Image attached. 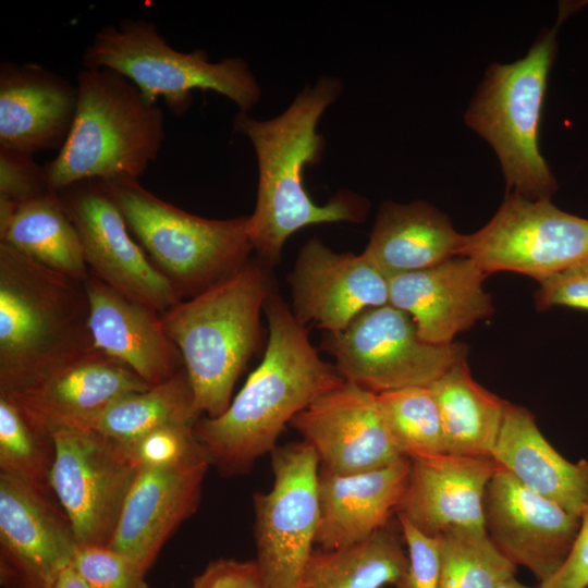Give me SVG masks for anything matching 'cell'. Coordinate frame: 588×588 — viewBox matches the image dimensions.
Wrapping results in <instances>:
<instances>
[{"label":"cell","mask_w":588,"mask_h":588,"mask_svg":"<svg viewBox=\"0 0 588 588\" xmlns=\"http://www.w3.org/2000/svg\"><path fill=\"white\" fill-rule=\"evenodd\" d=\"M105 184L133 237L182 301L231 277L252 258L248 216L207 219L160 199L138 180Z\"/></svg>","instance_id":"obj_6"},{"label":"cell","mask_w":588,"mask_h":588,"mask_svg":"<svg viewBox=\"0 0 588 588\" xmlns=\"http://www.w3.org/2000/svg\"><path fill=\"white\" fill-rule=\"evenodd\" d=\"M84 285L96 350L128 366L150 387L184 367L159 311L126 297L91 273Z\"/></svg>","instance_id":"obj_21"},{"label":"cell","mask_w":588,"mask_h":588,"mask_svg":"<svg viewBox=\"0 0 588 588\" xmlns=\"http://www.w3.org/2000/svg\"><path fill=\"white\" fill-rule=\"evenodd\" d=\"M54 460L51 433L13 399L0 394V473L49 493Z\"/></svg>","instance_id":"obj_31"},{"label":"cell","mask_w":588,"mask_h":588,"mask_svg":"<svg viewBox=\"0 0 588 588\" xmlns=\"http://www.w3.org/2000/svg\"><path fill=\"white\" fill-rule=\"evenodd\" d=\"M411 470L402 457L384 467L334 473L319 467L316 544L335 550L368 539L396 514Z\"/></svg>","instance_id":"obj_22"},{"label":"cell","mask_w":588,"mask_h":588,"mask_svg":"<svg viewBox=\"0 0 588 588\" xmlns=\"http://www.w3.org/2000/svg\"><path fill=\"white\" fill-rule=\"evenodd\" d=\"M194 424L164 425L126 445L139 467L167 468L210 462L195 434Z\"/></svg>","instance_id":"obj_34"},{"label":"cell","mask_w":588,"mask_h":588,"mask_svg":"<svg viewBox=\"0 0 588 588\" xmlns=\"http://www.w3.org/2000/svg\"><path fill=\"white\" fill-rule=\"evenodd\" d=\"M498 467L491 457L442 453L411 458L395 515L432 537L457 528H483L485 493Z\"/></svg>","instance_id":"obj_19"},{"label":"cell","mask_w":588,"mask_h":588,"mask_svg":"<svg viewBox=\"0 0 588 588\" xmlns=\"http://www.w3.org/2000/svg\"><path fill=\"white\" fill-rule=\"evenodd\" d=\"M264 311L268 343L259 366L221 415L194 424L211 464L224 476L250 470L259 457L277 448L285 425L345 381L319 356L308 330L277 290Z\"/></svg>","instance_id":"obj_1"},{"label":"cell","mask_w":588,"mask_h":588,"mask_svg":"<svg viewBox=\"0 0 588 588\" xmlns=\"http://www.w3.org/2000/svg\"><path fill=\"white\" fill-rule=\"evenodd\" d=\"M78 101L76 85L36 64L0 65V147L33 155L65 142Z\"/></svg>","instance_id":"obj_23"},{"label":"cell","mask_w":588,"mask_h":588,"mask_svg":"<svg viewBox=\"0 0 588 588\" xmlns=\"http://www.w3.org/2000/svg\"><path fill=\"white\" fill-rule=\"evenodd\" d=\"M291 310L306 327L345 330L363 311L389 304V278L362 253H335L319 238L299 249L289 274Z\"/></svg>","instance_id":"obj_16"},{"label":"cell","mask_w":588,"mask_h":588,"mask_svg":"<svg viewBox=\"0 0 588 588\" xmlns=\"http://www.w3.org/2000/svg\"><path fill=\"white\" fill-rule=\"evenodd\" d=\"M78 543L72 524L49 493L0 473L1 576L23 588H54Z\"/></svg>","instance_id":"obj_15"},{"label":"cell","mask_w":588,"mask_h":588,"mask_svg":"<svg viewBox=\"0 0 588 588\" xmlns=\"http://www.w3.org/2000/svg\"><path fill=\"white\" fill-rule=\"evenodd\" d=\"M538 310L566 306L588 311V258L539 281Z\"/></svg>","instance_id":"obj_38"},{"label":"cell","mask_w":588,"mask_h":588,"mask_svg":"<svg viewBox=\"0 0 588 588\" xmlns=\"http://www.w3.org/2000/svg\"><path fill=\"white\" fill-rule=\"evenodd\" d=\"M83 68L109 69L130 79L150 105L162 98L168 109L182 117L195 89L211 90L247 112L261 90L248 64L238 57L210 62L203 49L181 52L146 20H125L98 30L83 54Z\"/></svg>","instance_id":"obj_8"},{"label":"cell","mask_w":588,"mask_h":588,"mask_svg":"<svg viewBox=\"0 0 588 588\" xmlns=\"http://www.w3.org/2000/svg\"><path fill=\"white\" fill-rule=\"evenodd\" d=\"M58 194L79 234L89 273L160 314L182 301L133 237L103 181H82Z\"/></svg>","instance_id":"obj_13"},{"label":"cell","mask_w":588,"mask_h":588,"mask_svg":"<svg viewBox=\"0 0 588 588\" xmlns=\"http://www.w3.org/2000/svg\"><path fill=\"white\" fill-rule=\"evenodd\" d=\"M488 274L470 258L456 256L434 267L389 279V304L411 316L419 336L432 344L454 336L494 313L482 282Z\"/></svg>","instance_id":"obj_18"},{"label":"cell","mask_w":588,"mask_h":588,"mask_svg":"<svg viewBox=\"0 0 588 588\" xmlns=\"http://www.w3.org/2000/svg\"><path fill=\"white\" fill-rule=\"evenodd\" d=\"M273 483L254 495L256 563L264 588H301L318 525L319 461L305 441L271 452Z\"/></svg>","instance_id":"obj_11"},{"label":"cell","mask_w":588,"mask_h":588,"mask_svg":"<svg viewBox=\"0 0 588 588\" xmlns=\"http://www.w3.org/2000/svg\"><path fill=\"white\" fill-rule=\"evenodd\" d=\"M396 519L407 547L408 569L400 588H439L441 540L421 532L406 518Z\"/></svg>","instance_id":"obj_36"},{"label":"cell","mask_w":588,"mask_h":588,"mask_svg":"<svg viewBox=\"0 0 588 588\" xmlns=\"http://www.w3.org/2000/svg\"><path fill=\"white\" fill-rule=\"evenodd\" d=\"M460 256L474 260L488 275L514 271L539 282L588 258V220L550 199L509 193L483 228L465 235Z\"/></svg>","instance_id":"obj_12"},{"label":"cell","mask_w":588,"mask_h":588,"mask_svg":"<svg viewBox=\"0 0 588 588\" xmlns=\"http://www.w3.org/2000/svg\"><path fill=\"white\" fill-rule=\"evenodd\" d=\"M342 89L338 78L321 76L273 119L259 121L240 111L233 120L234 130L249 138L257 157V198L248 233L256 257L271 268L281 260L289 237L301 229L360 223L367 216L368 203L353 192L341 191L318 205L304 185L305 167L318 163L324 148L317 125Z\"/></svg>","instance_id":"obj_2"},{"label":"cell","mask_w":588,"mask_h":588,"mask_svg":"<svg viewBox=\"0 0 588 588\" xmlns=\"http://www.w3.org/2000/svg\"><path fill=\"white\" fill-rule=\"evenodd\" d=\"M192 588H264L255 560L218 559L195 577Z\"/></svg>","instance_id":"obj_39"},{"label":"cell","mask_w":588,"mask_h":588,"mask_svg":"<svg viewBox=\"0 0 588 588\" xmlns=\"http://www.w3.org/2000/svg\"><path fill=\"white\" fill-rule=\"evenodd\" d=\"M54 588H90L85 579L71 565L59 576Z\"/></svg>","instance_id":"obj_41"},{"label":"cell","mask_w":588,"mask_h":588,"mask_svg":"<svg viewBox=\"0 0 588 588\" xmlns=\"http://www.w3.org/2000/svg\"><path fill=\"white\" fill-rule=\"evenodd\" d=\"M210 465L140 467L108 547L148 569L173 531L196 512Z\"/></svg>","instance_id":"obj_20"},{"label":"cell","mask_w":588,"mask_h":588,"mask_svg":"<svg viewBox=\"0 0 588 588\" xmlns=\"http://www.w3.org/2000/svg\"><path fill=\"white\" fill-rule=\"evenodd\" d=\"M149 387L128 366L94 350L35 389L5 395L49 431L60 426L84 427L118 400Z\"/></svg>","instance_id":"obj_24"},{"label":"cell","mask_w":588,"mask_h":588,"mask_svg":"<svg viewBox=\"0 0 588 588\" xmlns=\"http://www.w3.org/2000/svg\"><path fill=\"white\" fill-rule=\"evenodd\" d=\"M290 425L315 451L321 467L340 474L371 470L404 457L397 451L377 393L353 382L323 394Z\"/></svg>","instance_id":"obj_17"},{"label":"cell","mask_w":588,"mask_h":588,"mask_svg":"<svg viewBox=\"0 0 588 588\" xmlns=\"http://www.w3.org/2000/svg\"><path fill=\"white\" fill-rule=\"evenodd\" d=\"M0 242L75 280L89 275L79 234L56 192L19 204L0 226Z\"/></svg>","instance_id":"obj_29"},{"label":"cell","mask_w":588,"mask_h":588,"mask_svg":"<svg viewBox=\"0 0 588 588\" xmlns=\"http://www.w3.org/2000/svg\"><path fill=\"white\" fill-rule=\"evenodd\" d=\"M72 566L90 588H148L147 569L107 546H79Z\"/></svg>","instance_id":"obj_35"},{"label":"cell","mask_w":588,"mask_h":588,"mask_svg":"<svg viewBox=\"0 0 588 588\" xmlns=\"http://www.w3.org/2000/svg\"><path fill=\"white\" fill-rule=\"evenodd\" d=\"M402 539L400 526L396 529L390 522L356 544L314 550L301 588H400L408 569Z\"/></svg>","instance_id":"obj_28"},{"label":"cell","mask_w":588,"mask_h":588,"mask_svg":"<svg viewBox=\"0 0 588 588\" xmlns=\"http://www.w3.org/2000/svg\"><path fill=\"white\" fill-rule=\"evenodd\" d=\"M465 235L425 201H384L363 252L389 279L460 256Z\"/></svg>","instance_id":"obj_26"},{"label":"cell","mask_w":588,"mask_h":588,"mask_svg":"<svg viewBox=\"0 0 588 588\" xmlns=\"http://www.w3.org/2000/svg\"><path fill=\"white\" fill-rule=\"evenodd\" d=\"M538 588H588V504L572 549L561 568Z\"/></svg>","instance_id":"obj_40"},{"label":"cell","mask_w":588,"mask_h":588,"mask_svg":"<svg viewBox=\"0 0 588 588\" xmlns=\"http://www.w3.org/2000/svg\"><path fill=\"white\" fill-rule=\"evenodd\" d=\"M439 588H498L515 576L516 566L504 558L485 528H457L440 536Z\"/></svg>","instance_id":"obj_33"},{"label":"cell","mask_w":588,"mask_h":588,"mask_svg":"<svg viewBox=\"0 0 588 588\" xmlns=\"http://www.w3.org/2000/svg\"><path fill=\"white\" fill-rule=\"evenodd\" d=\"M428 387L439 407L444 452L492 458L506 401L474 380L466 359Z\"/></svg>","instance_id":"obj_27"},{"label":"cell","mask_w":588,"mask_h":588,"mask_svg":"<svg viewBox=\"0 0 588 588\" xmlns=\"http://www.w3.org/2000/svg\"><path fill=\"white\" fill-rule=\"evenodd\" d=\"M198 418L183 367L168 380L118 400L83 428L128 444L164 425L195 422Z\"/></svg>","instance_id":"obj_30"},{"label":"cell","mask_w":588,"mask_h":588,"mask_svg":"<svg viewBox=\"0 0 588 588\" xmlns=\"http://www.w3.org/2000/svg\"><path fill=\"white\" fill-rule=\"evenodd\" d=\"M321 348L340 376L373 393L428 387L466 359L460 343L424 341L409 315L388 304L369 308L338 333H324Z\"/></svg>","instance_id":"obj_9"},{"label":"cell","mask_w":588,"mask_h":588,"mask_svg":"<svg viewBox=\"0 0 588 588\" xmlns=\"http://www.w3.org/2000/svg\"><path fill=\"white\" fill-rule=\"evenodd\" d=\"M556 28L541 32L526 56L492 64L464 115L493 148L510 193L550 199L558 188L539 146L542 103L556 52Z\"/></svg>","instance_id":"obj_7"},{"label":"cell","mask_w":588,"mask_h":588,"mask_svg":"<svg viewBox=\"0 0 588 588\" xmlns=\"http://www.w3.org/2000/svg\"><path fill=\"white\" fill-rule=\"evenodd\" d=\"M498 588H538V586L536 587L527 586L520 583L519 580H517L515 576H513L506 579L505 581H503Z\"/></svg>","instance_id":"obj_42"},{"label":"cell","mask_w":588,"mask_h":588,"mask_svg":"<svg viewBox=\"0 0 588 588\" xmlns=\"http://www.w3.org/2000/svg\"><path fill=\"white\" fill-rule=\"evenodd\" d=\"M76 86L78 101L69 135L44 166L48 188L59 193L86 180H138L162 147V110L109 69L83 68Z\"/></svg>","instance_id":"obj_5"},{"label":"cell","mask_w":588,"mask_h":588,"mask_svg":"<svg viewBox=\"0 0 588 588\" xmlns=\"http://www.w3.org/2000/svg\"><path fill=\"white\" fill-rule=\"evenodd\" d=\"M49 432L56 446L50 489L78 546L108 547L140 467L126 444L95 430L60 426Z\"/></svg>","instance_id":"obj_10"},{"label":"cell","mask_w":588,"mask_h":588,"mask_svg":"<svg viewBox=\"0 0 588 588\" xmlns=\"http://www.w3.org/2000/svg\"><path fill=\"white\" fill-rule=\"evenodd\" d=\"M580 524L571 514L498 467L483 499V528L499 552L527 568L538 585L565 562Z\"/></svg>","instance_id":"obj_14"},{"label":"cell","mask_w":588,"mask_h":588,"mask_svg":"<svg viewBox=\"0 0 588 588\" xmlns=\"http://www.w3.org/2000/svg\"><path fill=\"white\" fill-rule=\"evenodd\" d=\"M94 350L84 282L0 242V393L33 390Z\"/></svg>","instance_id":"obj_3"},{"label":"cell","mask_w":588,"mask_h":588,"mask_svg":"<svg viewBox=\"0 0 588 588\" xmlns=\"http://www.w3.org/2000/svg\"><path fill=\"white\" fill-rule=\"evenodd\" d=\"M50 189L44 167L33 155L0 147V195L17 204L37 198Z\"/></svg>","instance_id":"obj_37"},{"label":"cell","mask_w":588,"mask_h":588,"mask_svg":"<svg viewBox=\"0 0 588 588\" xmlns=\"http://www.w3.org/2000/svg\"><path fill=\"white\" fill-rule=\"evenodd\" d=\"M492 458L523 486L573 515L580 517L588 504V460L563 457L523 406L506 401Z\"/></svg>","instance_id":"obj_25"},{"label":"cell","mask_w":588,"mask_h":588,"mask_svg":"<svg viewBox=\"0 0 588 588\" xmlns=\"http://www.w3.org/2000/svg\"><path fill=\"white\" fill-rule=\"evenodd\" d=\"M377 397L402 456L411 460L445 453L440 412L429 387L385 391Z\"/></svg>","instance_id":"obj_32"},{"label":"cell","mask_w":588,"mask_h":588,"mask_svg":"<svg viewBox=\"0 0 588 588\" xmlns=\"http://www.w3.org/2000/svg\"><path fill=\"white\" fill-rule=\"evenodd\" d=\"M277 290L271 267L252 257L238 271L161 314L177 346L199 417L221 415L261 341V313Z\"/></svg>","instance_id":"obj_4"}]
</instances>
